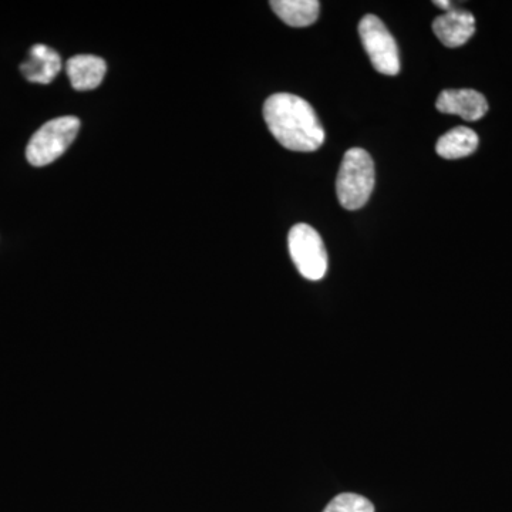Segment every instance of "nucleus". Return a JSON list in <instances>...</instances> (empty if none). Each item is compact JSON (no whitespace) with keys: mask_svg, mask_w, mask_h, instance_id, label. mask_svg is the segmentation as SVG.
I'll use <instances>...</instances> for the list:
<instances>
[{"mask_svg":"<svg viewBox=\"0 0 512 512\" xmlns=\"http://www.w3.org/2000/svg\"><path fill=\"white\" fill-rule=\"evenodd\" d=\"M266 126L278 143L298 153L319 150L325 131L308 101L295 94L278 93L264 104Z\"/></svg>","mask_w":512,"mask_h":512,"instance_id":"1","label":"nucleus"},{"mask_svg":"<svg viewBox=\"0 0 512 512\" xmlns=\"http://www.w3.org/2000/svg\"><path fill=\"white\" fill-rule=\"evenodd\" d=\"M375 183V163L369 153L362 148L349 150L343 157L336 180L340 205L349 211L365 207Z\"/></svg>","mask_w":512,"mask_h":512,"instance_id":"2","label":"nucleus"},{"mask_svg":"<svg viewBox=\"0 0 512 512\" xmlns=\"http://www.w3.org/2000/svg\"><path fill=\"white\" fill-rule=\"evenodd\" d=\"M79 130L80 120L77 117L66 116L47 121L30 138L26 158L33 167L52 164L72 146Z\"/></svg>","mask_w":512,"mask_h":512,"instance_id":"3","label":"nucleus"},{"mask_svg":"<svg viewBox=\"0 0 512 512\" xmlns=\"http://www.w3.org/2000/svg\"><path fill=\"white\" fill-rule=\"evenodd\" d=\"M289 254L296 269L309 281H320L328 272V252L318 232L308 224H296L289 231Z\"/></svg>","mask_w":512,"mask_h":512,"instance_id":"4","label":"nucleus"},{"mask_svg":"<svg viewBox=\"0 0 512 512\" xmlns=\"http://www.w3.org/2000/svg\"><path fill=\"white\" fill-rule=\"evenodd\" d=\"M360 39L377 72L396 76L400 72L399 47L396 40L375 15H366L359 23Z\"/></svg>","mask_w":512,"mask_h":512,"instance_id":"5","label":"nucleus"},{"mask_svg":"<svg viewBox=\"0 0 512 512\" xmlns=\"http://www.w3.org/2000/svg\"><path fill=\"white\" fill-rule=\"evenodd\" d=\"M434 35L444 46L460 47L476 33V19L468 10L453 8L433 22Z\"/></svg>","mask_w":512,"mask_h":512,"instance_id":"6","label":"nucleus"},{"mask_svg":"<svg viewBox=\"0 0 512 512\" xmlns=\"http://www.w3.org/2000/svg\"><path fill=\"white\" fill-rule=\"evenodd\" d=\"M437 110L444 114H456L467 121L483 119L488 111V103L477 90H444L436 103Z\"/></svg>","mask_w":512,"mask_h":512,"instance_id":"7","label":"nucleus"},{"mask_svg":"<svg viewBox=\"0 0 512 512\" xmlns=\"http://www.w3.org/2000/svg\"><path fill=\"white\" fill-rule=\"evenodd\" d=\"M62 70V57L46 45H35L30 49L28 59L20 64V72L32 83L49 84Z\"/></svg>","mask_w":512,"mask_h":512,"instance_id":"8","label":"nucleus"},{"mask_svg":"<svg viewBox=\"0 0 512 512\" xmlns=\"http://www.w3.org/2000/svg\"><path fill=\"white\" fill-rule=\"evenodd\" d=\"M66 72L74 90L87 92L103 82L107 64L99 56L77 55L66 63Z\"/></svg>","mask_w":512,"mask_h":512,"instance_id":"9","label":"nucleus"},{"mask_svg":"<svg viewBox=\"0 0 512 512\" xmlns=\"http://www.w3.org/2000/svg\"><path fill=\"white\" fill-rule=\"evenodd\" d=\"M271 8L278 18L292 28H306L319 18L318 0H274Z\"/></svg>","mask_w":512,"mask_h":512,"instance_id":"10","label":"nucleus"},{"mask_svg":"<svg viewBox=\"0 0 512 512\" xmlns=\"http://www.w3.org/2000/svg\"><path fill=\"white\" fill-rule=\"evenodd\" d=\"M480 138L476 131L467 127H456L439 138L436 151L440 157L446 160H458L471 156L478 148Z\"/></svg>","mask_w":512,"mask_h":512,"instance_id":"11","label":"nucleus"},{"mask_svg":"<svg viewBox=\"0 0 512 512\" xmlns=\"http://www.w3.org/2000/svg\"><path fill=\"white\" fill-rule=\"evenodd\" d=\"M323 512H375V507L362 495L345 493L336 495Z\"/></svg>","mask_w":512,"mask_h":512,"instance_id":"12","label":"nucleus"},{"mask_svg":"<svg viewBox=\"0 0 512 512\" xmlns=\"http://www.w3.org/2000/svg\"><path fill=\"white\" fill-rule=\"evenodd\" d=\"M434 6H437V8H440V9H444L446 10V12H448V10H451L453 8H451V3L450 2H443V0H434Z\"/></svg>","mask_w":512,"mask_h":512,"instance_id":"13","label":"nucleus"}]
</instances>
